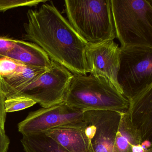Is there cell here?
Wrapping results in <instances>:
<instances>
[{
  "instance_id": "1",
  "label": "cell",
  "mask_w": 152,
  "mask_h": 152,
  "mask_svg": "<svg viewBox=\"0 0 152 152\" xmlns=\"http://www.w3.org/2000/svg\"><path fill=\"white\" fill-rule=\"evenodd\" d=\"M24 24V38L41 48L52 61L74 75L89 73L85 57L87 42L83 39L52 1L30 10Z\"/></svg>"
},
{
  "instance_id": "2",
  "label": "cell",
  "mask_w": 152,
  "mask_h": 152,
  "mask_svg": "<svg viewBox=\"0 0 152 152\" xmlns=\"http://www.w3.org/2000/svg\"><path fill=\"white\" fill-rule=\"evenodd\" d=\"M64 102L83 112L110 110L124 113L129 106L128 99L109 80L91 75H74Z\"/></svg>"
},
{
  "instance_id": "3",
  "label": "cell",
  "mask_w": 152,
  "mask_h": 152,
  "mask_svg": "<svg viewBox=\"0 0 152 152\" xmlns=\"http://www.w3.org/2000/svg\"><path fill=\"white\" fill-rule=\"evenodd\" d=\"M68 22L91 45L116 38L110 0H66Z\"/></svg>"
},
{
  "instance_id": "4",
  "label": "cell",
  "mask_w": 152,
  "mask_h": 152,
  "mask_svg": "<svg viewBox=\"0 0 152 152\" xmlns=\"http://www.w3.org/2000/svg\"><path fill=\"white\" fill-rule=\"evenodd\" d=\"M115 36L121 47L152 48L151 0H110Z\"/></svg>"
},
{
  "instance_id": "5",
  "label": "cell",
  "mask_w": 152,
  "mask_h": 152,
  "mask_svg": "<svg viewBox=\"0 0 152 152\" xmlns=\"http://www.w3.org/2000/svg\"><path fill=\"white\" fill-rule=\"evenodd\" d=\"M117 82L129 101L152 84V48L132 46L120 48Z\"/></svg>"
},
{
  "instance_id": "6",
  "label": "cell",
  "mask_w": 152,
  "mask_h": 152,
  "mask_svg": "<svg viewBox=\"0 0 152 152\" xmlns=\"http://www.w3.org/2000/svg\"><path fill=\"white\" fill-rule=\"evenodd\" d=\"M73 77L68 69L51 60L48 70L31 84L7 98L15 96L29 98L44 108L59 104L64 102Z\"/></svg>"
},
{
  "instance_id": "7",
  "label": "cell",
  "mask_w": 152,
  "mask_h": 152,
  "mask_svg": "<svg viewBox=\"0 0 152 152\" xmlns=\"http://www.w3.org/2000/svg\"><path fill=\"white\" fill-rule=\"evenodd\" d=\"M87 124L82 111L71 107L64 102L31 112L18 124V130L26 135L45 132L58 127L84 128Z\"/></svg>"
},
{
  "instance_id": "8",
  "label": "cell",
  "mask_w": 152,
  "mask_h": 152,
  "mask_svg": "<svg viewBox=\"0 0 152 152\" xmlns=\"http://www.w3.org/2000/svg\"><path fill=\"white\" fill-rule=\"evenodd\" d=\"M121 114L110 110L83 111L87 124L84 132L93 152H115V140Z\"/></svg>"
},
{
  "instance_id": "9",
  "label": "cell",
  "mask_w": 152,
  "mask_h": 152,
  "mask_svg": "<svg viewBox=\"0 0 152 152\" xmlns=\"http://www.w3.org/2000/svg\"><path fill=\"white\" fill-rule=\"evenodd\" d=\"M120 52L118 44L111 40L95 45L88 44L85 57L91 75L106 78L122 94L117 79Z\"/></svg>"
},
{
  "instance_id": "10",
  "label": "cell",
  "mask_w": 152,
  "mask_h": 152,
  "mask_svg": "<svg viewBox=\"0 0 152 152\" xmlns=\"http://www.w3.org/2000/svg\"><path fill=\"white\" fill-rule=\"evenodd\" d=\"M127 113L132 125L139 133L142 141L152 142V84L129 101Z\"/></svg>"
},
{
  "instance_id": "11",
  "label": "cell",
  "mask_w": 152,
  "mask_h": 152,
  "mask_svg": "<svg viewBox=\"0 0 152 152\" xmlns=\"http://www.w3.org/2000/svg\"><path fill=\"white\" fill-rule=\"evenodd\" d=\"M4 57L29 67L49 69L51 65V59L41 48L24 41L16 40L14 48Z\"/></svg>"
},
{
  "instance_id": "12",
  "label": "cell",
  "mask_w": 152,
  "mask_h": 152,
  "mask_svg": "<svg viewBox=\"0 0 152 152\" xmlns=\"http://www.w3.org/2000/svg\"><path fill=\"white\" fill-rule=\"evenodd\" d=\"M84 128L58 127L43 132L58 142L68 152H93Z\"/></svg>"
},
{
  "instance_id": "13",
  "label": "cell",
  "mask_w": 152,
  "mask_h": 152,
  "mask_svg": "<svg viewBox=\"0 0 152 152\" xmlns=\"http://www.w3.org/2000/svg\"><path fill=\"white\" fill-rule=\"evenodd\" d=\"M142 142L141 137L132 125L127 112L122 113L115 140V152H132V146L140 145Z\"/></svg>"
},
{
  "instance_id": "14",
  "label": "cell",
  "mask_w": 152,
  "mask_h": 152,
  "mask_svg": "<svg viewBox=\"0 0 152 152\" xmlns=\"http://www.w3.org/2000/svg\"><path fill=\"white\" fill-rule=\"evenodd\" d=\"M48 69L26 66L21 72L14 76L2 78L1 92L6 99L31 84Z\"/></svg>"
},
{
  "instance_id": "15",
  "label": "cell",
  "mask_w": 152,
  "mask_h": 152,
  "mask_svg": "<svg viewBox=\"0 0 152 152\" xmlns=\"http://www.w3.org/2000/svg\"><path fill=\"white\" fill-rule=\"evenodd\" d=\"M21 141L25 152H68L44 132L23 135Z\"/></svg>"
},
{
  "instance_id": "16",
  "label": "cell",
  "mask_w": 152,
  "mask_h": 152,
  "mask_svg": "<svg viewBox=\"0 0 152 152\" xmlns=\"http://www.w3.org/2000/svg\"><path fill=\"white\" fill-rule=\"evenodd\" d=\"M37 104L29 98L21 96H15L6 98L5 109L6 113H13L29 108Z\"/></svg>"
},
{
  "instance_id": "17",
  "label": "cell",
  "mask_w": 152,
  "mask_h": 152,
  "mask_svg": "<svg viewBox=\"0 0 152 152\" xmlns=\"http://www.w3.org/2000/svg\"><path fill=\"white\" fill-rule=\"evenodd\" d=\"M25 66L7 57L0 58V76L9 77L21 72Z\"/></svg>"
},
{
  "instance_id": "18",
  "label": "cell",
  "mask_w": 152,
  "mask_h": 152,
  "mask_svg": "<svg viewBox=\"0 0 152 152\" xmlns=\"http://www.w3.org/2000/svg\"><path fill=\"white\" fill-rule=\"evenodd\" d=\"M47 1L45 0H0V12L20 7L36 6Z\"/></svg>"
},
{
  "instance_id": "19",
  "label": "cell",
  "mask_w": 152,
  "mask_h": 152,
  "mask_svg": "<svg viewBox=\"0 0 152 152\" xmlns=\"http://www.w3.org/2000/svg\"><path fill=\"white\" fill-rule=\"evenodd\" d=\"M16 40L0 37V56L4 57L6 54L14 48Z\"/></svg>"
},
{
  "instance_id": "20",
  "label": "cell",
  "mask_w": 152,
  "mask_h": 152,
  "mask_svg": "<svg viewBox=\"0 0 152 152\" xmlns=\"http://www.w3.org/2000/svg\"><path fill=\"white\" fill-rule=\"evenodd\" d=\"M6 97L3 93L0 91V129L5 131V125L6 121L7 113L5 109V101Z\"/></svg>"
},
{
  "instance_id": "21",
  "label": "cell",
  "mask_w": 152,
  "mask_h": 152,
  "mask_svg": "<svg viewBox=\"0 0 152 152\" xmlns=\"http://www.w3.org/2000/svg\"><path fill=\"white\" fill-rule=\"evenodd\" d=\"M10 140L5 131L0 129V152H8Z\"/></svg>"
},
{
  "instance_id": "22",
  "label": "cell",
  "mask_w": 152,
  "mask_h": 152,
  "mask_svg": "<svg viewBox=\"0 0 152 152\" xmlns=\"http://www.w3.org/2000/svg\"><path fill=\"white\" fill-rule=\"evenodd\" d=\"M1 80H2V77L0 76V91H1Z\"/></svg>"
},
{
  "instance_id": "23",
  "label": "cell",
  "mask_w": 152,
  "mask_h": 152,
  "mask_svg": "<svg viewBox=\"0 0 152 152\" xmlns=\"http://www.w3.org/2000/svg\"><path fill=\"white\" fill-rule=\"evenodd\" d=\"M148 152H152V149H150Z\"/></svg>"
}]
</instances>
